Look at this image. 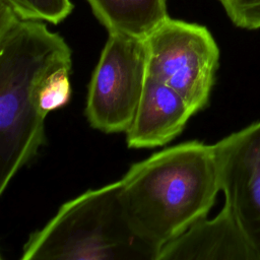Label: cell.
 Returning <instances> with one entry per match:
<instances>
[{"label": "cell", "instance_id": "1", "mask_svg": "<svg viewBox=\"0 0 260 260\" xmlns=\"http://www.w3.org/2000/svg\"><path fill=\"white\" fill-rule=\"evenodd\" d=\"M72 64L65 40L40 20L23 19L0 0V194L44 145V83Z\"/></svg>", "mask_w": 260, "mask_h": 260}, {"label": "cell", "instance_id": "2", "mask_svg": "<svg viewBox=\"0 0 260 260\" xmlns=\"http://www.w3.org/2000/svg\"><path fill=\"white\" fill-rule=\"evenodd\" d=\"M120 181L133 230L158 252L206 217L220 191L214 146L197 140L133 164Z\"/></svg>", "mask_w": 260, "mask_h": 260}, {"label": "cell", "instance_id": "3", "mask_svg": "<svg viewBox=\"0 0 260 260\" xmlns=\"http://www.w3.org/2000/svg\"><path fill=\"white\" fill-rule=\"evenodd\" d=\"M158 250L133 230L121 181L65 202L22 248V260H157Z\"/></svg>", "mask_w": 260, "mask_h": 260}, {"label": "cell", "instance_id": "4", "mask_svg": "<svg viewBox=\"0 0 260 260\" xmlns=\"http://www.w3.org/2000/svg\"><path fill=\"white\" fill-rule=\"evenodd\" d=\"M148 75L180 93L195 114L209 102L219 49L204 25L170 16L145 38Z\"/></svg>", "mask_w": 260, "mask_h": 260}, {"label": "cell", "instance_id": "5", "mask_svg": "<svg viewBox=\"0 0 260 260\" xmlns=\"http://www.w3.org/2000/svg\"><path fill=\"white\" fill-rule=\"evenodd\" d=\"M147 76L145 39L109 34L88 85L85 116L89 125L105 133L126 132Z\"/></svg>", "mask_w": 260, "mask_h": 260}, {"label": "cell", "instance_id": "6", "mask_svg": "<svg viewBox=\"0 0 260 260\" xmlns=\"http://www.w3.org/2000/svg\"><path fill=\"white\" fill-rule=\"evenodd\" d=\"M213 146L224 205L235 214L260 260V121Z\"/></svg>", "mask_w": 260, "mask_h": 260}, {"label": "cell", "instance_id": "7", "mask_svg": "<svg viewBox=\"0 0 260 260\" xmlns=\"http://www.w3.org/2000/svg\"><path fill=\"white\" fill-rule=\"evenodd\" d=\"M259 260L232 210L223 205L211 219H198L164 245L157 260Z\"/></svg>", "mask_w": 260, "mask_h": 260}, {"label": "cell", "instance_id": "8", "mask_svg": "<svg viewBox=\"0 0 260 260\" xmlns=\"http://www.w3.org/2000/svg\"><path fill=\"white\" fill-rule=\"evenodd\" d=\"M195 112L176 90L148 75L131 125L126 133L130 148L164 146L175 139Z\"/></svg>", "mask_w": 260, "mask_h": 260}, {"label": "cell", "instance_id": "9", "mask_svg": "<svg viewBox=\"0 0 260 260\" xmlns=\"http://www.w3.org/2000/svg\"><path fill=\"white\" fill-rule=\"evenodd\" d=\"M109 34L145 39L168 17L167 0H86Z\"/></svg>", "mask_w": 260, "mask_h": 260}, {"label": "cell", "instance_id": "10", "mask_svg": "<svg viewBox=\"0 0 260 260\" xmlns=\"http://www.w3.org/2000/svg\"><path fill=\"white\" fill-rule=\"evenodd\" d=\"M23 19L62 22L73 10L70 0H1Z\"/></svg>", "mask_w": 260, "mask_h": 260}, {"label": "cell", "instance_id": "11", "mask_svg": "<svg viewBox=\"0 0 260 260\" xmlns=\"http://www.w3.org/2000/svg\"><path fill=\"white\" fill-rule=\"evenodd\" d=\"M231 21L240 28H260V0H219Z\"/></svg>", "mask_w": 260, "mask_h": 260}]
</instances>
